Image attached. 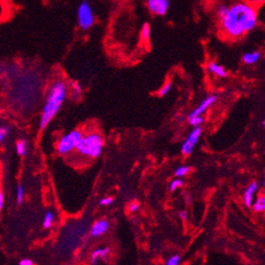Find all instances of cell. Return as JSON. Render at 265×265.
I'll return each instance as SVG.
<instances>
[{
	"mask_svg": "<svg viewBox=\"0 0 265 265\" xmlns=\"http://www.w3.org/2000/svg\"><path fill=\"white\" fill-rule=\"evenodd\" d=\"M257 8L246 0L230 5L229 10L219 20L220 30L229 39H241L257 26Z\"/></svg>",
	"mask_w": 265,
	"mask_h": 265,
	"instance_id": "obj_1",
	"label": "cell"
},
{
	"mask_svg": "<svg viewBox=\"0 0 265 265\" xmlns=\"http://www.w3.org/2000/svg\"><path fill=\"white\" fill-rule=\"evenodd\" d=\"M67 94V85L63 80H56L49 87L45 101L42 106L40 119H39V129L43 130L48 127L52 119L57 116V114L62 108Z\"/></svg>",
	"mask_w": 265,
	"mask_h": 265,
	"instance_id": "obj_2",
	"label": "cell"
},
{
	"mask_svg": "<svg viewBox=\"0 0 265 265\" xmlns=\"http://www.w3.org/2000/svg\"><path fill=\"white\" fill-rule=\"evenodd\" d=\"M104 148L103 136L97 132H89L82 135L76 150L88 158L100 157Z\"/></svg>",
	"mask_w": 265,
	"mask_h": 265,
	"instance_id": "obj_3",
	"label": "cell"
},
{
	"mask_svg": "<svg viewBox=\"0 0 265 265\" xmlns=\"http://www.w3.org/2000/svg\"><path fill=\"white\" fill-rule=\"evenodd\" d=\"M82 133L80 130H72L68 133L64 134L57 143V150L60 155H68L71 154L73 150H76L79 141L82 138Z\"/></svg>",
	"mask_w": 265,
	"mask_h": 265,
	"instance_id": "obj_4",
	"label": "cell"
},
{
	"mask_svg": "<svg viewBox=\"0 0 265 265\" xmlns=\"http://www.w3.org/2000/svg\"><path fill=\"white\" fill-rule=\"evenodd\" d=\"M77 22L78 26L82 30H88L94 24L95 18L93 9L87 0L81 2L77 8Z\"/></svg>",
	"mask_w": 265,
	"mask_h": 265,
	"instance_id": "obj_5",
	"label": "cell"
},
{
	"mask_svg": "<svg viewBox=\"0 0 265 265\" xmlns=\"http://www.w3.org/2000/svg\"><path fill=\"white\" fill-rule=\"evenodd\" d=\"M202 130L201 128H193V130L189 132V134L187 135V138L185 139V141L182 143V146H181V151L182 154L184 156H189L191 155L197 144H198L199 140H200V136H201Z\"/></svg>",
	"mask_w": 265,
	"mask_h": 265,
	"instance_id": "obj_6",
	"label": "cell"
},
{
	"mask_svg": "<svg viewBox=\"0 0 265 265\" xmlns=\"http://www.w3.org/2000/svg\"><path fill=\"white\" fill-rule=\"evenodd\" d=\"M146 6L148 11L158 17H163L169 10V0H146Z\"/></svg>",
	"mask_w": 265,
	"mask_h": 265,
	"instance_id": "obj_7",
	"label": "cell"
},
{
	"mask_svg": "<svg viewBox=\"0 0 265 265\" xmlns=\"http://www.w3.org/2000/svg\"><path fill=\"white\" fill-rule=\"evenodd\" d=\"M259 191V183L256 181L250 182L242 194V202L246 208H252V204L256 198V193Z\"/></svg>",
	"mask_w": 265,
	"mask_h": 265,
	"instance_id": "obj_8",
	"label": "cell"
},
{
	"mask_svg": "<svg viewBox=\"0 0 265 265\" xmlns=\"http://www.w3.org/2000/svg\"><path fill=\"white\" fill-rule=\"evenodd\" d=\"M218 100V96L216 94H210L207 97H204L203 100L196 106V109L193 110L188 114V116H202L212 105H214Z\"/></svg>",
	"mask_w": 265,
	"mask_h": 265,
	"instance_id": "obj_9",
	"label": "cell"
},
{
	"mask_svg": "<svg viewBox=\"0 0 265 265\" xmlns=\"http://www.w3.org/2000/svg\"><path fill=\"white\" fill-rule=\"evenodd\" d=\"M109 227H110V223L108 220H103V219L97 220V221L93 223L92 227H91L90 235L92 237H100L109 231Z\"/></svg>",
	"mask_w": 265,
	"mask_h": 265,
	"instance_id": "obj_10",
	"label": "cell"
},
{
	"mask_svg": "<svg viewBox=\"0 0 265 265\" xmlns=\"http://www.w3.org/2000/svg\"><path fill=\"white\" fill-rule=\"evenodd\" d=\"M207 71L218 78H226L229 76V73H227L225 68L217 62H214V61H211L207 64Z\"/></svg>",
	"mask_w": 265,
	"mask_h": 265,
	"instance_id": "obj_11",
	"label": "cell"
},
{
	"mask_svg": "<svg viewBox=\"0 0 265 265\" xmlns=\"http://www.w3.org/2000/svg\"><path fill=\"white\" fill-rule=\"evenodd\" d=\"M111 249L109 247H100L93 250L92 253L90 255V262L92 265H96L98 262L104 260L106 256L109 255Z\"/></svg>",
	"mask_w": 265,
	"mask_h": 265,
	"instance_id": "obj_12",
	"label": "cell"
},
{
	"mask_svg": "<svg viewBox=\"0 0 265 265\" xmlns=\"http://www.w3.org/2000/svg\"><path fill=\"white\" fill-rule=\"evenodd\" d=\"M261 57H262V53L259 50L248 51V52H245L244 55H242L241 61L245 65H254L259 62Z\"/></svg>",
	"mask_w": 265,
	"mask_h": 265,
	"instance_id": "obj_13",
	"label": "cell"
},
{
	"mask_svg": "<svg viewBox=\"0 0 265 265\" xmlns=\"http://www.w3.org/2000/svg\"><path fill=\"white\" fill-rule=\"evenodd\" d=\"M252 210L256 214H264L265 212V194H260L252 204Z\"/></svg>",
	"mask_w": 265,
	"mask_h": 265,
	"instance_id": "obj_14",
	"label": "cell"
},
{
	"mask_svg": "<svg viewBox=\"0 0 265 265\" xmlns=\"http://www.w3.org/2000/svg\"><path fill=\"white\" fill-rule=\"evenodd\" d=\"M15 150H17V154L21 157L26 156L28 151V142L25 139H20L17 144H15Z\"/></svg>",
	"mask_w": 265,
	"mask_h": 265,
	"instance_id": "obj_15",
	"label": "cell"
},
{
	"mask_svg": "<svg viewBox=\"0 0 265 265\" xmlns=\"http://www.w3.org/2000/svg\"><path fill=\"white\" fill-rule=\"evenodd\" d=\"M150 36H151V28L149 24H144L141 28V32H140V37L142 41L144 42H147L150 39Z\"/></svg>",
	"mask_w": 265,
	"mask_h": 265,
	"instance_id": "obj_16",
	"label": "cell"
},
{
	"mask_svg": "<svg viewBox=\"0 0 265 265\" xmlns=\"http://www.w3.org/2000/svg\"><path fill=\"white\" fill-rule=\"evenodd\" d=\"M53 221H55V216H53V212H51V211L45 212V215H44L43 220H42L43 229H45V230L50 229L53 224Z\"/></svg>",
	"mask_w": 265,
	"mask_h": 265,
	"instance_id": "obj_17",
	"label": "cell"
},
{
	"mask_svg": "<svg viewBox=\"0 0 265 265\" xmlns=\"http://www.w3.org/2000/svg\"><path fill=\"white\" fill-rule=\"evenodd\" d=\"M187 121L193 128H198L203 124L204 118L202 116H187Z\"/></svg>",
	"mask_w": 265,
	"mask_h": 265,
	"instance_id": "obj_18",
	"label": "cell"
},
{
	"mask_svg": "<svg viewBox=\"0 0 265 265\" xmlns=\"http://www.w3.org/2000/svg\"><path fill=\"white\" fill-rule=\"evenodd\" d=\"M189 171H191L189 166H180V167H178L177 170L174 171V176H176V178L182 179V178H184L185 176H187Z\"/></svg>",
	"mask_w": 265,
	"mask_h": 265,
	"instance_id": "obj_19",
	"label": "cell"
},
{
	"mask_svg": "<svg viewBox=\"0 0 265 265\" xmlns=\"http://www.w3.org/2000/svg\"><path fill=\"white\" fill-rule=\"evenodd\" d=\"M229 7H230V5H226V4H220V5L217 7L216 14H217L218 20L222 19V18L224 17L225 13L227 12V10H229Z\"/></svg>",
	"mask_w": 265,
	"mask_h": 265,
	"instance_id": "obj_20",
	"label": "cell"
},
{
	"mask_svg": "<svg viewBox=\"0 0 265 265\" xmlns=\"http://www.w3.org/2000/svg\"><path fill=\"white\" fill-rule=\"evenodd\" d=\"M183 185H184L183 180L180 179V178H176V179L172 180V181L170 182V184H169V191H170V192H174V191H177V189L181 188Z\"/></svg>",
	"mask_w": 265,
	"mask_h": 265,
	"instance_id": "obj_21",
	"label": "cell"
},
{
	"mask_svg": "<svg viewBox=\"0 0 265 265\" xmlns=\"http://www.w3.org/2000/svg\"><path fill=\"white\" fill-rule=\"evenodd\" d=\"M172 89V82L171 81H167L165 85L159 89L158 91V94L161 95V96H166V95H168V93L170 92Z\"/></svg>",
	"mask_w": 265,
	"mask_h": 265,
	"instance_id": "obj_22",
	"label": "cell"
},
{
	"mask_svg": "<svg viewBox=\"0 0 265 265\" xmlns=\"http://www.w3.org/2000/svg\"><path fill=\"white\" fill-rule=\"evenodd\" d=\"M10 134V128L4 125L0 127V142L4 143L7 139H8V136H9Z\"/></svg>",
	"mask_w": 265,
	"mask_h": 265,
	"instance_id": "obj_23",
	"label": "cell"
},
{
	"mask_svg": "<svg viewBox=\"0 0 265 265\" xmlns=\"http://www.w3.org/2000/svg\"><path fill=\"white\" fill-rule=\"evenodd\" d=\"M181 261V257L179 254H173L171 255L168 260L166 261L165 265H179Z\"/></svg>",
	"mask_w": 265,
	"mask_h": 265,
	"instance_id": "obj_24",
	"label": "cell"
},
{
	"mask_svg": "<svg viewBox=\"0 0 265 265\" xmlns=\"http://www.w3.org/2000/svg\"><path fill=\"white\" fill-rule=\"evenodd\" d=\"M23 199H24V188L22 185H19L17 188V202L21 204Z\"/></svg>",
	"mask_w": 265,
	"mask_h": 265,
	"instance_id": "obj_25",
	"label": "cell"
},
{
	"mask_svg": "<svg viewBox=\"0 0 265 265\" xmlns=\"http://www.w3.org/2000/svg\"><path fill=\"white\" fill-rule=\"evenodd\" d=\"M113 201H114L113 197H104V198L100 200V204L101 206H110V204L113 203Z\"/></svg>",
	"mask_w": 265,
	"mask_h": 265,
	"instance_id": "obj_26",
	"label": "cell"
},
{
	"mask_svg": "<svg viewBox=\"0 0 265 265\" xmlns=\"http://www.w3.org/2000/svg\"><path fill=\"white\" fill-rule=\"evenodd\" d=\"M246 2H247L248 4H250V5L254 6L255 8H257V7L262 6V5L265 3V0H246Z\"/></svg>",
	"mask_w": 265,
	"mask_h": 265,
	"instance_id": "obj_27",
	"label": "cell"
},
{
	"mask_svg": "<svg viewBox=\"0 0 265 265\" xmlns=\"http://www.w3.org/2000/svg\"><path fill=\"white\" fill-rule=\"evenodd\" d=\"M129 208H130V211H131V212H136V211L139 210L140 206H139L138 202H132V203L130 204V207H129Z\"/></svg>",
	"mask_w": 265,
	"mask_h": 265,
	"instance_id": "obj_28",
	"label": "cell"
},
{
	"mask_svg": "<svg viewBox=\"0 0 265 265\" xmlns=\"http://www.w3.org/2000/svg\"><path fill=\"white\" fill-rule=\"evenodd\" d=\"M19 265H34V263L32 260H29V259H23L20 261Z\"/></svg>",
	"mask_w": 265,
	"mask_h": 265,
	"instance_id": "obj_29",
	"label": "cell"
},
{
	"mask_svg": "<svg viewBox=\"0 0 265 265\" xmlns=\"http://www.w3.org/2000/svg\"><path fill=\"white\" fill-rule=\"evenodd\" d=\"M73 91L76 93V95H80V93H81V87L77 83V85H76V86L74 87Z\"/></svg>",
	"mask_w": 265,
	"mask_h": 265,
	"instance_id": "obj_30",
	"label": "cell"
},
{
	"mask_svg": "<svg viewBox=\"0 0 265 265\" xmlns=\"http://www.w3.org/2000/svg\"><path fill=\"white\" fill-rule=\"evenodd\" d=\"M179 216H180V218H181L182 220H186V218H187V214H186V211H184V210L180 211V212H179Z\"/></svg>",
	"mask_w": 265,
	"mask_h": 265,
	"instance_id": "obj_31",
	"label": "cell"
},
{
	"mask_svg": "<svg viewBox=\"0 0 265 265\" xmlns=\"http://www.w3.org/2000/svg\"><path fill=\"white\" fill-rule=\"evenodd\" d=\"M4 201H5V197H4V193L0 192V209L4 208Z\"/></svg>",
	"mask_w": 265,
	"mask_h": 265,
	"instance_id": "obj_32",
	"label": "cell"
},
{
	"mask_svg": "<svg viewBox=\"0 0 265 265\" xmlns=\"http://www.w3.org/2000/svg\"><path fill=\"white\" fill-rule=\"evenodd\" d=\"M261 126H262V127H263V128L265 129V119H263V120H262V123H261Z\"/></svg>",
	"mask_w": 265,
	"mask_h": 265,
	"instance_id": "obj_33",
	"label": "cell"
},
{
	"mask_svg": "<svg viewBox=\"0 0 265 265\" xmlns=\"http://www.w3.org/2000/svg\"><path fill=\"white\" fill-rule=\"evenodd\" d=\"M263 188H264V191H265V177L263 179Z\"/></svg>",
	"mask_w": 265,
	"mask_h": 265,
	"instance_id": "obj_34",
	"label": "cell"
}]
</instances>
